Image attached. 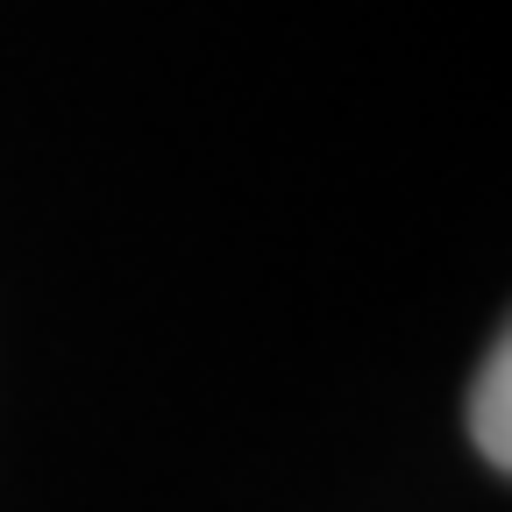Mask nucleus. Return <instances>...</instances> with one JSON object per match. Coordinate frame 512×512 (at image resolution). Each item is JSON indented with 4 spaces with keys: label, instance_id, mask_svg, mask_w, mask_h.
I'll return each mask as SVG.
<instances>
[{
    "label": "nucleus",
    "instance_id": "1",
    "mask_svg": "<svg viewBox=\"0 0 512 512\" xmlns=\"http://www.w3.org/2000/svg\"><path fill=\"white\" fill-rule=\"evenodd\" d=\"M505 406H512V356H505V335H498L484 370H477V392H470V441L491 470L512 463V413Z\"/></svg>",
    "mask_w": 512,
    "mask_h": 512
}]
</instances>
